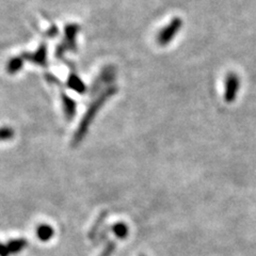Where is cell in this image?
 <instances>
[{
  "label": "cell",
  "mask_w": 256,
  "mask_h": 256,
  "mask_svg": "<svg viewBox=\"0 0 256 256\" xmlns=\"http://www.w3.org/2000/svg\"><path fill=\"white\" fill-rule=\"evenodd\" d=\"M46 56H47V50H46V45L42 44L38 47V50L36 52L32 54H22L18 57H15L11 59L6 64V72L9 74H15L22 68V64L25 62H32L34 64H38V66H46L47 60H46Z\"/></svg>",
  "instance_id": "2"
},
{
  "label": "cell",
  "mask_w": 256,
  "mask_h": 256,
  "mask_svg": "<svg viewBox=\"0 0 256 256\" xmlns=\"http://www.w3.org/2000/svg\"><path fill=\"white\" fill-rule=\"evenodd\" d=\"M116 92V89L114 88H109V89H106L104 92H102L98 98H95V100H93V102L88 108L84 116L82 118V122H80L78 130L75 132L74 139H73V146H77V144L82 141L84 138V134H86L88 130L93 121V118L96 116V114H98V110L104 106L105 102L110 98V96L114 95V93Z\"/></svg>",
  "instance_id": "1"
},
{
  "label": "cell",
  "mask_w": 256,
  "mask_h": 256,
  "mask_svg": "<svg viewBox=\"0 0 256 256\" xmlns=\"http://www.w3.org/2000/svg\"><path fill=\"white\" fill-rule=\"evenodd\" d=\"M112 230H114V235L120 238V239H124L127 237L130 230H128V226L125 223H116V226L112 228Z\"/></svg>",
  "instance_id": "8"
},
{
  "label": "cell",
  "mask_w": 256,
  "mask_h": 256,
  "mask_svg": "<svg viewBox=\"0 0 256 256\" xmlns=\"http://www.w3.org/2000/svg\"><path fill=\"white\" fill-rule=\"evenodd\" d=\"M141 256H143V255H141Z\"/></svg>",
  "instance_id": "11"
},
{
  "label": "cell",
  "mask_w": 256,
  "mask_h": 256,
  "mask_svg": "<svg viewBox=\"0 0 256 256\" xmlns=\"http://www.w3.org/2000/svg\"><path fill=\"white\" fill-rule=\"evenodd\" d=\"M26 246H27V242L25 239H22V238L11 240L9 244H6L8 250H9L11 255L20 252L22 249H25Z\"/></svg>",
  "instance_id": "7"
},
{
  "label": "cell",
  "mask_w": 256,
  "mask_h": 256,
  "mask_svg": "<svg viewBox=\"0 0 256 256\" xmlns=\"http://www.w3.org/2000/svg\"><path fill=\"white\" fill-rule=\"evenodd\" d=\"M114 249H116V244L111 242L107 246V248L105 250H104V252L100 256H111V254H112V252L114 251Z\"/></svg>",
  "instance_id": "10"
},
{
  "label": "cell",
  "mask_w": 256,
  "mask_h": 256,
  "mask_svg": "<svg viewBox=\"0 0 256 256\" xmlns=\"http://www.w3.org/2000/svg\"><path fill=\"white\" fill-rule=\"evenodd\" d=\"M78 25H68L66 27V36H64L62 43L57 47V50H56V57L63 58V56L66 52L76 50V40L78 36Z\"/></svg>",
  "instance_id": "3"
},
{
  "label": "cell",
  "mask_w": 256,
  "mask_h": 256,
  "mask_svg": "<svg viewBox=\"0 0 256 256\" xmlns=\"http://www.w3.org/2000/svg\"><path fill=\"white\" fill-rule=\"evenodd\" d=\"M14 137V130L11 127L0 128V141L11 140Z\"/></svg>",
  "instance_id": "9"
},
{
  "label": "cell",
  "mask_w": 256,
  "mask_h": 256,
  "mask_svg": "<svg viewBox=\"0 0 256 256\" xmlns=\"http://www.w3.org/2000/svg\"><path fill=\"white\" fill-rule=\"evenodd\" d=\"M68 84L70 89H73L74 91H77L79 93H84L86 91L84 84H82V80H80L78 75L74 73V72H73V73H70Z\"/></svg>",
  "instance_id": "6"
},
{
  "label": "cell",
  "mask_w": 256,
  "mask_h": 256,
  "mask_svg": "<svg viewBox=\"0 0 256 256\" xmlns=\"http://www.w3.org/2000/svg\"><path fill=\"white\" fill-rule=\"evenodd\" d=\"M54 235V230L50 226H47V224H42L36 230V236L38 238L41 240V242H48L50 240Z\"/></svg>",
  "instance_id": "5"
},
{
  "label": "cell",
  "mask_w": 256,
  "mask_h": 256,
  "mask_svg": "<svg viewBox=\"0 0 256 256\" xmlns=\"http://www.w3.org/2000/svg\"><path fill=\"white\" fill-rule=\"evenodd\" d=\"M62 102H63V109L64 114H66L68 121H70L76 114V102L68 98L66 93L62 92Z\"/></svg>",
  "instance_id": "4"
}]
</instances>
